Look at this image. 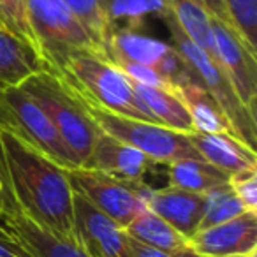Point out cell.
Listing matches in <instances>:
<instances>
[{"mask_svg":"<svg viewBox=\"0 0 257 257\" xmlns=\"http://www.w3.org/2000/svg\"><path fill=\"white\" fill-rule=\"evenodd\" d=\"M4 211V189H2V180H0V213Z\"/></svg>","mask_w":257,"mask_h":257,"instance_id":"d6a6232c","label":"cell"},{"mask_svg":"<svg viewBox=\"0 0 257 257\" xmlns=\"http://www.w3.org/2000/svg\"><path fill=\"white\" fill-rule=\"evenodd\" d=\"M190 2H194V4H199L201 8H204L208 13H210V16H213V18L220 20V22L227 23V16H225V11L224 8H222V2L220 0H190Z\"/></svg>","mask_w":257,"mask_h":257,"instance_id":"1f68e13d","label":"cell"},{"mask_svg":"<svg viewBox=\"0 0 257 257\" xmlns=\"http://www.w3.org/2000/svg\"><path fill=\"white\" fill-rule=\"evenodd\" d=\"M41 71L46 65L36 48L0 25V92L20 86Z\"/></svg>","mask_w":257,"mask_h":257,"instance_id":"2e32d148","label":"cell"},{"mask_svg":"<svg viewBox=\"0 0 257 257\" xmlns=\"http://www.w3.org/2000/svg\"><path fill=\"white\" fill-rule=\"evenodd\" d=\"M20 86L43 107L78 166L83 168L102 131L90 116L78 92L62 76L50 71L30 76Z\"/></svg>","mask_w":257,"mask_h":257,"instance_id":"3957f363","label":"cell"},{"mask_svg":"<svg viewBox=\"0 0 257 257\" xmlns=\"http://www.w3.org/2000/svg\"><path fill=\"white\" fill-rule=\"evenodd\" d=\"M113 64L116 65L131 81L136 83V85L152 86V88L175 90L154 67H150V65L136 64V62H128V60H113Z\"/></svg>","mask_w":257,"mask_h":257,"instance_id":"83f0119b","label":"cell"},{"mask_svg":"<svg viewBox=\"0 0 257 257\" xmlns=\"http://www.w3.org/2000/svg\"><path fill=\"white\" fill-rule=\"evenodd\" d=\"M109 22H125V29H140L150 16L166 20L171 15V0H107L106 6ZM116 29V27H114Z\"/></svg>","mask_w":257,"mask_h":257,"instance_id":"cb8c5ba5","label":"cell"},{"mask_svg":"<svg viewBox=\"0 0 257 257\" xmlns=\"http://www.w3.org/2000/svg\"><path fill=\"white\" fill-rule=\"evenodd\" d=\"M125 232L136 241L173 257H201L199 253L194 252L185 236H182L168 222L152 213L148 208L125 227Z\"/></svg>","mask_w":257,"mask_h":257,"instance_id":"e0dca14e","label":"cell"},{"mask_svg":"<svg viewBox=\"0 0 257 257\" xmlns=\"http://www.w3.org/2000/svg\"><path fill=\"white\" fill-rule=\"evenodd\" d=\"M169 185L196 194H206L229 182V176L203 159H182L168 164Z\"/></svg>","mask_w":257,"mask_h":257,"instance_id":"44dd1931","label":"cell"},{"mask_svg":"<svg viewBox=\"0 0 257 257\" xmlns=\"http://www.w3.org/2000/svg\"><path fill=\"white\" fill-rule=\"evenodd\" d=\"M204 197H206V208H204V215H203V220H201L199 231L231 220V218L241 215L243 211H248L245 210L241 201L232 192L229 182L220 187L211 189L210 192L204 194Z\"/></svg>","mask_w":257,"mask_h":257,"instance_id":"d4e9b609","label":"cell"},{"mask_svg":"<svg viewBox=\"0 0 257 257\" xmlns=\"http://www.w3.org/2000/svg\"><path fill=\"white\" fill-rule=\"evenodd\" d=\"M72 238L88 257H133L128 234L79 194L72 196Z\"/></svg>","mask_w":257,"mask_h":257,"instance_id":"9c48e42d","label":"cell"},{"mask_svg":"<svg viewBox=\"0 0 257 257\" xmlns=\"http://www.w3.org/2000/svg\"><path fill=\"white\" fill-rule=\"evenodd\" d=\"M0 25L36 48L32 30L27 22L23 0H0Z\"/></svg>","mask_w":257,"mask_h":257,"instance_id":"4316f807","label":"cell"},{"mask_svg":"<svg viewBox=\"0 0 257 257\" xmlns=\"http://www.w3.org/2000/svg\"><path fill=\"white\" fill-rule=\"evenodd\" d=\"M162 22L168 25L169 36H171V46L183 57V60L189 64L192 72L197 76L201 85L210 92V95L217 100L220 109L224 111L225 118L229 120V125L232 128V134L241 141L243 145L255 152V141H257V116L252 114L243 102L238 99L231 81L224 69L215 62L213 58L208 57L204 51L196 48L185 34L176 25L173 13Z\"/></svg>","mask_w":257,"mask_h":257,"instance_id":"5b68a950","label":"cell"},{"mask_svg":"<svg viewBox=\"0 0 257 257\" xmlns=\"http://www.w3.org/2000/svg\"><path fill=\"white\" fill-rule=\"evenodd\" d=\"M83 23L86 32L109 60V41L116 29L107 18V0H62Z\"/></svg>","mask_w":257,"mask_h":257,"instance_id":"603a6c76","label":"cell"},{"mask_svg":"<svg viewBox=\"0 0 257 257\" xmlns=\"http://www.w3.org/2000/svg\"><path fill=\"white\" fill-rule=\"evenodd\" d=\"M229 27L257 55V0H220Z\"/></svg>","mask_w":257,"mask_h":257,"instance_id":"484cf974","label":"cell"},{"mask_svg":"<svg viewBox=\"0 0 257 257\" xmlns=\"http://www.w3.org/2000/svg\"><path fill=\"white\" fill-rule=\"evenodd\" d=\"M0 257H29V253L0 229Z\"/></svg>","mask_w":257,"mask_h":257,"instance_id":"f546056e","label":"cell"},{"mask_svg":"<svg viewBox=\"0 0 257 257\" xmlns=\"http://www.w3.org/2000/svg\"><path fill=\"white\" fill-rule=\"evenodd\" d=\"M65 171L72 192L85 197L92 206L107 215L121 229L127 227L141 211L147 210L152 187L147 185L145 180H121L85 168H72Z\"/></svg>","mask_w":257,"mask_h":257,"instance_id":"ba28073f","label":"cell"},{"mask_svg":"<svg viewBox=\"0 0 257 257\" xmlns=\"http://www.w3.org/2000/svg\"><path fill=\"white\" fill-rule=\"evenodd\" d=\"M171 13L187 39L217 62L210 13L190 0H171Z\"/></svg>","mask_w":257,"mask_h":257,"instance_id":"7402d4cb","label":"cell"},{"mask_svg":"<svg viewBox=\"0 0 257 257\" xmlns=\"http://www.w3.org/2000/svg\"><path fill=\"white\" fill-rule=\"evenodd\" d=\"M189 241L201 257L246 255L257 252V211H243L231 220L197 231Z\"/></svg>","mask_w":257,"mask_h":257,"instance_id":"8fae6325","label":"cell"},{"mask_svg":"<svg viewBox=\"0 0 257 257\" xmlns=\"http://www.w3.org/2000/svg\"><path fill=\"white\" fill-rule=\"evenodd\" d=\"M85 104L90 116L95 120L104 134L143 152L157 164H171L182 159H201L189 140V134L176 133L152 121L134 120V118L114 114L90 102L86 97L78 93Z\"/></svg>","mask_w":257,"mask_h":257,"instance_id":"8992f818","label":"cell"},{"mask_svg":"<svg viewBox=\"0 0 257 257\" xmlns=\"http://www.w3.org/2000/svg\"><path fill=\"white\" fill-rule=\"evenodd\" d=\"M229 257H257V252H253V253H246V255H229Z\"/></svg>","mask_w":257,"mask_h":257,"instance_id":"836d02e7","label":"cell"},{"mask_svg":"<svg viewBox=\"0 0 257 257\" xmlns=\"http://www.w3.org/2000/svg\"><path fill=\"white\" fill-rule=\"evenodd\" d=\"M171 44L131 29H116L109 41V60H128L155 67Z\"/></svg>","mask_w":257,"mask_h":257,"instance_id":"ffe728a7","label":"cell"},{"mask_svg":"<svg viewBox=\"0 0 257 257\" xmlns=\"http://www.w3.org/2000/svg\"><path fill=\"white\" fill-rule=\"evenodd\" d=\"M0 180L4 194L41 229L72 241V192L67 171L0 128Z\"/></svg>","mask_w":257,"mask_h":257,"instance_id":"6da1fadb","label":"cell"},{"mask_svg":"<svg viewBox=\"0 0 257 257\" xmlns=\"http://www.w3.org/2000/svg\"><path fill=\"white\" fill-rule=\"evenodd\" d=\"M215 57L227 74L243 106L255 114L257 100V55L248 50L241 37L220 20L211 16Z\"/></svg>","mask_w":257,"mask_h":257,"instance_id":"30bf717a","label":"cell"},{"mask_svg":"<svg viewBox=\"0 0 257 257\" xmlns=\"http://www.w3.org/2000/svg\"><path fill=\"white\" fill-rule=\"evenodd\" d=\"M189 140L203 161L224 171L229 178L245 169L257 168V154L231 133L194 131L189 134Z\"/></svg>","mask_w":257,"mask_h":257,"instance_id":"9a60e30c","label":"cell"},{"mask_svg":"<svg viewBox=\"0 0 257 257\" xmlns=\"http://www.w3.org/2000/svg\"><path fill=\"white\" fill-rule=\"evenodd\" d=\"M128 246H131V253L133 257H173L169 253H164V252H159L155 248H150V246L143 245V243L136 241L128 236Z\"/></svg>","mask_w":257,"mask_h":257,"instance_id":"4dcf8cb0","label":"cell"},{"mask_svg":"<svg viewBox=\"0 0 257 257\" xmlns=\"http://www.w3.org/2000/svg\"><path fill=\"white\" fill-rule=\"evenodd\" d=\"M147 208L159 218L168 222L171 227H175L182 236L190 239L199 231L206 208V197L204 194L189 192L168 185L164 189H152Z\"/></svg>","mask_w":257,"mask_h":257,"instance_id":"4fadbf2b","label":"cell"},{"mask_svg":"<svg viewBox=\"0 0 257 257\" xmlns=\"http://www.w3.org/2000/svg\"><path fill=\"white\" fill-rule=\"evenodd\" d=\"M192 118L194 128L199 133H231L232 128L217 100L210 95L199 79H192L175 88ZM234 136V134H232Z\"/></svg>","mask_w":257,"mask_h":257,"instance_id":"ac0fdd59","label":"cell"},{"mask_svg":"<svg viewBox=\"0 0 257 257\" xmlns=\"http://www.w3.org/2000/svg\"><path fill=\"white\" fill-rule=\"evenodd\" d=\"M36 50L46 71L62 76L74 58L99 55V50L78 16L62 0H23Z\"/></svg>","mask_w":257,"mask_h":257,"instance_id":"7a4b0ae2","label":"cell"},{"mask_svg":"<svg viewBox=\"0 0 257 257\" xmlns=\"http://www.w3.org/2000/svg\"><path fill=\"white\" fill-rule=\"evenodd\" d=\"M0 229L11 236L29 257H88L76 243L57 238L34 224L6 194L4 211L0 213Z\"/></svg>","mask_w":257,"mask_h":257,"instance_id":"7c38bea8","label":"cell"},{"mask_svg":"<svg viewBox=\"0 0 257 257\" xmlns=\"http://www.w3.org/2000/svg\"><path fill=\"white\" fill-rule=\"evenodd\" d=\"M62 78L78 93L114 114L157 123L134 90V83L111 60L99 55L74 58Z\"/></svg>","mask_w":257,"mask_h":257,"instance_id":"277c9868","label":"cell"},{"mask_svg":"<svg viewBox=\"0 0 257 257\" xmlns=\"http://www.w3.org/2000/svg\"><path fill=\"white\" fill-rule=\"evenodd\" d=\"M155 166L157 162L152 161L143 152L100 133L92 148V154H90L88 161L83 164V168L106 173V175L116 176L121 180L140 182Z\"/></svg>","mask_w":257,"mask_h":257,"instance_id":"5bb4252c","label":"cell"},{"mask_svg":"<svg viewBox=\"0 0 257 257\" xmlns=\"http://www.w3.org/2000/svg\"><path fill=\"white\" fill-rule=\"evenodd\" d=\"M232 192L236 194L245 210L257 211V168L245 169V171L232 175L229 178Z\"/></svg>","mask_w":257,"mask_h":257,"instance_id":"f1b7e54d","label":"cell"},{"mask_svg":"<svg viewBox=\"0 0 257 257\" xmlns=\"http://www.w3.org/2000/svg\"><path fill=\"white\" fill-rule=\"evenodd\" d=\"M134 90L159 125L183 134H190L196 131L189 109L175 90L152 88V86H141L136 83H134Z\"/></svg>","mask_w":257,"mask_h":257,"instance_id":"d6986e66","label":"cell"},{"mask_svg":"<svg viewBox=\"0 0 257 257\" xmlns=\"http://www.w3.org/2000/svg\"><path fill=\"white\" fill-rule=\"evenodd\" d=\"M0 128L18 136L23 143L64 169L79 168L72 152L64 143L43 107L23 92L22 86L0 92Z\"/></svg>","mask_w":257,"mask_h":257,"instance_id":"52a82bcc","label":"cell"}]
</instances>
